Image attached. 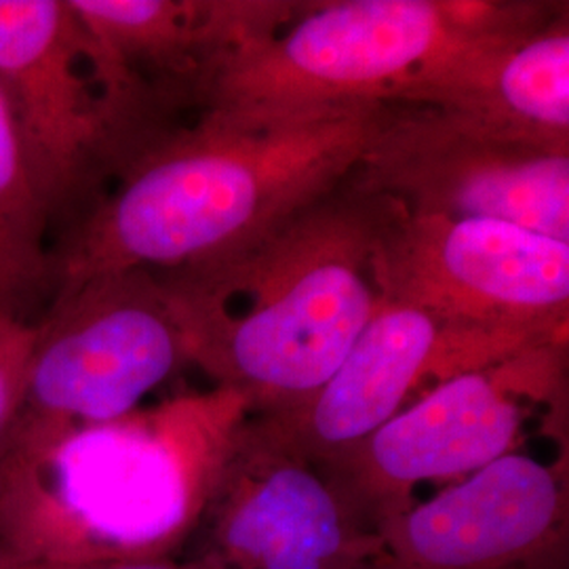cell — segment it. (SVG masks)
Instances as JSON below:
<instances>
[{
  "mask_svg": "<svg viewBox=\"0 0 569 569\" xmlns=\"http://www.w3.org/2000/svg\"><path fill=\"white\" fill-rule=\"evenodd\" d=\"M0 569H204L188 557L148 559V561H106V563H60L30 559L0 550Z\"/></svg>",
  "mask_w": 569,
  "mask_h": 569,
  "instance_id": "cell-16",
  "label": "cell"
},
{
  "mask_svg": "<svg viewBox=\"0 0 569 569\" xmlns=\"http://www.w3.org/2000/svg\"><path fill=\"white\" fill-rule=\"evenodd\" d=\"M247 416L213 387L106 422L20 418L0 449V550L60 563L182 557Z\"/></svg>",
  "mask_w": 569,
  "mask_h": 569,
  "instance_id": "cell-2",
  "label": "cell"
},
{
  "mask_svg": "<svg viewBox=\"0 0 569 569\" xmlns=\"http://www.w3.org/2000/svg\"><path fill=\"white\" fill-rule=\"evenodd\" d=\"M407 211L346 180L201 274L167 279L188 363L249 413L305 403L326 385L382 305L380 251Z\"/></svg>",
  "mask_w": 569,
  "mask_h": 569,
  "instance_id": "cell-3",
  "label": "cell"
},
{
  "mask_svg": "<svg viewBox=\"0 0 569 569\" xmlns=\"http://www.w3.org/2000/svg\"><path fill=\"white\" fill-rule=\"evenodd\" d=\"M378 533L361 569H568V465L515 451Z\"/></svg>",
  "mask_w": 569,
  "mask_h": 569,
  "instance_id": "cell-11",
  "label": "cell"
},
{
  "mask_svg": "<svg viewBox=\"0 0 569 569\" xmlns=\"http://www.w3.org/2000/svg\"><path fill=\"white\" fill-rule=\"evenodd\" d=\"M51 213L26 161L0 96V312L34 323L56 293V251L47 247Z\"/></svg>",
  "mask_w": 569,
  "mask_h": 569,
  "instance_id": "cell-14",
  "label": "cell"
},
{
  "mask_svg": "<svg viewBox=\"0 0 569 569\" xmlns=\"http://www.w3.org/2000/svg\"><path fill=\"white\" fill-rule=\"evenodd\" d=\"M0 96L51 216L129 163L70 2L0 0Z\"/></svg>",
  "mask_w": 569,
  "mask_h": 569,
  "instance_id": "cell-10",
  "label": "cell"
},
{
  "mask_svg": "<svg viewBox=\"0 0 569 569\" xmlns=\"http://www.w3.org/2000/svg\"><path fill=\"white\" fill-rule=\"evenodd\" d=\"M382 300L526 348L568 345L569 243L500 220L406 213L385 239Z\"/></svg>",
  "mask_w": 569,
  "mask_h": 569,
  "instance_id": "cell-5",
  "label": "cell"
},
{
  "mask_svg": "<svg viewBox=\"0 0 569 569\" xmlns=\"http://www.w3.org/2000/svg\"><path fill=\"white\" fill-rule=\"evenodd\" d=\"M540 348V346H538ZM526 346L453 327L420 308L382 300L345 361L305 403L266 416L319 467H336L411 397Z\"/></svg>",
  "mask_w": 569,
  "mask_h": 569,
  "instance_id": "cell-12",
  "label": "cell"
},
{
  "mask_svg": "<svg viewBox=\"0 0 569 569\" xmlns=\"http://www.w3.org/2000/svg\"><path fill=\"white\" fill-rule=\"evenodd\" d=\"M443 110L505 142L569 154V13L515 42Z\"/></svg>",
  "mask_w": 569,
  "mask_h": 569,
  "instance_id": "cell-13",
  "label": "cell"
},
{
  "mask_svg": "<svg viewBox=\"0 0 569 569\" xmlns=\"http://www.w3.org/2000/svg\"><path fill=\"white\" fill-rule=\"evenodd\" d=\"M557 13V2H300L218 61L197 114L277 121L359 103L441 108Z\"/></svg>",
  "mask_w": 569,
  "mask_h": 569,
  "instance_id": "cell-4",
  "label": "cell"
},
{
  "mask_svg": "<svg viewBox=\"0 0 569 569\" xmlns=\"http://www.w3.org/2000/svg\"><path fill=\"white\" fill-rule=\"evenodd\" d=\"M568 345L531 348L427 390L329 470L378 529L425 481L467 477L515 453L540 403L563 387Z\"/></svg>",
  "mask_w": 569,
  "mask_h": 569,
  "instance_id": "cell-7",
  "label": "cell"
},
{
  "mask_svg": "<svg viewBox=\"0 0 569 569\" xmlns=\"http://www.w3.org/2000/svg\"><path fill=\"white\" fill-rule=\"evenodd\" d=\"M348 183L409 216L500 220L569 243V154L483 133L435 106H388Z\"/></svg>",
  "mask_w": 569,
  "mask_h": 569,
  "instance_id": "cell-9",
  "label": "cell"
},
{
  "mask_svg": "<svg viewBox=\"0 0 569 569\" xmlns=\"http://www.w3.org/2000/svg\"><path fill=\"white\" fill-rule=\"evenodd\" d=\"M34 348V323L0 312V449L18 425Z\"/></svg>",
  "mask_w": 569,
  "mask_h": 569,
  "instance_id": "cell-15",
  "label": "cell"
},
{
  "mask_svg": "<svg viewBox=\"0 0 569 569\" xmlns=\"http://www.w3.org/2000/svg\"><path fill=\"white\" fill-rule=\"evenodd\" d=\"M378 550L348 489L249 413L183 557L204 569H361Z\"/></svg>",
  "mask_w": 569,
  "mask_h": 569,
  "instance_id": "cell-8",
  "label": "cell"
},
{
  "mask_svg": "<svg viewBox=\"0 0 569 569\" xmlns=\"http://www.w3.org/2000/svg\"><path fill=\"white\" fill-rule=\"evenodd\" d=\"M188 366L186 329L163 277L129 270L61 289L34 321L20 418L89 425L140 409Z\"/></svg>",
  "mask_w": 569,
  "mask_h": 569,
  "instance_id": "cell-6",
  "label": "cell"
},
{
  "mask_svg": "<svg viewBox=\"0 0 569 569\" xmlns=\"http://www.w3.org/2000/svg\"><path fill=\"white\" fill-rule=\"evenodd\" d=\"M388 106L277 121L197 114L167 131L56 251V293L110 272L182 279L224 264L338 190Z\"/></svg>",
  "mask_w": 569,
  "mask_h": 569,
  "instance_id": "cell-1",
  "label": "cell"
}]
</instances>
